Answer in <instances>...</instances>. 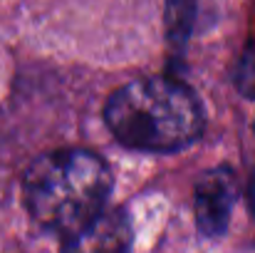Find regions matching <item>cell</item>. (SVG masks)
<instances>
[{
  "label": "cell",
  "mask_w": 255,
  "mask_h": 253,
  "mask_svg": "<svg viewBox=\"0 0 255 253\" xmlns=\"http://www.w3.org/2000/svg\"><path fill=\"white\" fill-rule=\"evenodd\" d=\"M112 134L129 149L169 154L193 144L203 132V109L191 87L171 77L131 80L104 107Z\"/></svg>",
  "instance_id": "1"
},
{
  "label": "cell",
  "mask_w": 255,
  "mask_h": 253,
  "mask_svg": "<svg viewBox=\"0 0 255 253\" xmlns=\"http://www.w3.org/2000/svg\"><path fill=\"white\" fill-rule=\"evenodd\" d=\"M112 174L89 149H60L40 157L22 181L30 216L62 236L94 219L109 199Z\"/></svg>",
  "instance_id": "2"
},
{
  "label": "cell",
  "mask_w": 255,
  "mask_h": 253,
  "mask_svg": "<svg viewBox=\"0 0 255 253\" xmlns=\"http://www.w3.org/2000/svg\"><path fill=\"white\" fill-rule=\"evenodd\" d=\"M238 196L236 174L228 167H216L201 174L193 191V214L203 236H223Z\"/></svg>",
  "instance_id": "3"
},
{
  "label": "cell",
  "mask_w": 255,
  "mask_h": 253,
  "mask_svg": "<svg viewBox=\"0 0 255 253\" xmlns=\"http://www.w3.org/2000/svg\"><path fill=\"white\" fill-rule=\"evenodd\" d=\"M62 253H131V224L127 214L104 206L85 226L65 236Z\"/></svg>",
  "instance_id": "4"
},
{
  "label": "cell",
  "mask_w": 255,
  "mask_h": 253,
  "mask_svg": "<svg viewBox=\"0 0 255 253\" xmlns=\"http://www.w3.org/2000/svg\"><path fill=\"white\" fill-rule=\"evenodd\" d=\"M193 0H169V35L173 42H183L191 30Z\"/></svg>",
  "instance_id": "5"
},
{
  "label": "cell",
  "mask_w": 255,
  "mask_h": 253,
  "mask_svg": "<svg viewBox=\"0 0 255 253\" xmlns=\"http://www.w3.org/2000/svg\"><path fill=\"white\" fill-rule=\"evenodd\" d=\"M238 84L246 94H255V52H251L243 60L241 72H238Z\"/></svg>",
  "instance_id": "6"
},
{
  "label": "cell",
  "mask_w": 255,
  "mask_h": 253,
  "mask_svg": "<svg viewBox=\"0 0 255 253\" xmlns=\"http://www.w3.org/2000/svg\"><path fill=\"white\" fill-rule=\"evenodd\" d=\"M248 196H251V206H253V211H255V181L251 184V189H248Z\"/></svg>",
  "instance_id": "7"
}]
</instances>
